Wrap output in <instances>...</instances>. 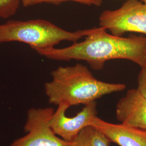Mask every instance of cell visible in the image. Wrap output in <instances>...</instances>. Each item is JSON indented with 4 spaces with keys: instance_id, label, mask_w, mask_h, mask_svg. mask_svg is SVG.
<instances>
[{
    "instance_id": "12",
    "label": "cell",
    "mask_w": 146,
    "mask_h": 146,
    "mask_svg": "<svg viewBox=\"0 0 146 146\" xmlns=\"http://www.w3.org/2000/svg\"><path fill=\"white\" fill-rule=\"evenodd\" d=\"M137 89L146 98V67L141 68L139 73Z\"/></svg>"
},
{
    "instance_id": "14",
    "label": "cell",
    "mask_w": 146,
    "mask_h": 146,
    "mask_svg": "<svg viewBox=\"0 0 146 146\" xmlns=\"http://www.w3.org/2000/svg\"><path fill=\"white\" fill-rule=\"evenodd\" d=\"M0 44H1V43H0Z\"/></svg>"
},
{
    "instance_id": "13",
    "label": "cell",
    "mask_w": 146,
    "mask_h": 146,
    "mask_svg": "<svg viewBox=\"0 0 146 146\" xmlns=\"http://www.w3.org/2000/svg\"><path fill=\"white\" fill-rule=\"evenodd\" d=\"M141 1L142 2H143L146 5V0H141Z\"/></svg>"
},
{
    "instance_id": "10",
    "label": "cell",
    "mask_w": 146,
    "mask_h": 146,
    "mask_svg": "<svg viewBox=\"0 0 146 146\" xmlns=\"http://www.w3.org/2000/svg\"><path fill=\"white\" fill-rule=\"evenodd\" d=\"M68 1L75 2L89 6L94 5L96 7L101 6L103 3L102 0H22V4L25 7L32 6L42 3H52L57 5L63 2Z\"/></svg>"
},
{
    "instance_id": "6",
    "label": "cell",
    "mask_w": 146,
    "mask_h": 146,
    "mask_svg": "<svg viewBox=\"0 0 146 146\" xmlns=\"http://www.w3.org/2000/svg\"><path fill=\"white\" fill-rule=\"evenodd\" d=\"M70 107L65 104L58 105L49 121L53 131L68 142H73L84 128L90 126L98 116L97 102L93 101L84 105L79 113L73 117H68L66 111Z\"/></svg>"
},
{
    "instance_id": "2",
    "label": "cell",
    "mask_w": 146,
    "mask_h": 146,
    "mask_svg": "<svg viewBox=\"0 0 146 146\" xmlns=\"http://www.w3.org/2000/svg\"><path fill=\"white\" fill-rule=\"evenodd\" d=\"M52 80L44 84L50 104H65L70 107L95 101L104 95L123 91L125 84H111L95 78L86 66L60 67L51 72Z\"/></svg>"
},
{
    "instance_id": "4",
    "label": "cell",
    "mask_w": 146,
    "mask_h": 146,
    "mask_svg": "<svg viewBox=\"0 0 146 146\" xmlns=\"http://www.w3.org/2000/svg\"><path fill=\"white\" fill-rule=\"evenodd\" d=\"M99 20L100 27L115 36L128 32L146 35V5L139 0H127L116 10L104 11Z\"/></svg>"
},
{
    "instance_id": "3",
    "label": "cell",
    "mask_w": 146,
    "mask_h": 146,
    "mask_svg": "<svg viewBox=\"0 0 146 146\" xmlns=\"http://www.w3.org/2000/svg\"><path fill=\"white\" fill-rule=\"evenodd\" d=\"M100 29V27L68 31L42 19L11 20L0 25V43L22 42L36 51L54 47L63 41L76 42L83 37L91 35Z\"/></svg>"
},
{
    "instance_id": "11",
    "label": "cell",
    "mask_w": 146,
    "mask_h": 146,
    "mask_svg": "<svg viewBox=\"0 0 146 146\" xmlns=\"http://www.w3.org/2000/svg\"><path fill=\"white\" fill-rule=\"evenodd\" d=\"M20 0H0V17L8 19L14 15L19 7Z\"/></svg>"
},
{
    "instance_id": "8",
    "label": "cell",
    "mask_w": 146,
    "mask_h": 146,
    "mask_svg": "<svg viewBox=\"0 0 146 146\" xmlns=\"http://www.w3.org/2000/svg\"><path fill=\"white\" fill-rule=\"evenodd\" d=\"M93 126L106 136L110 142L119 146H146V130L114 124L102 120L98 116L94 119Z\"/></svg>"
},
{
    "instance_id": "5",
    "label": "cell",
    "mask_w": 146,
    "mask_h": 146,
    "mask_svg": "<svg viewBox=\"0 0 146 146\" xmlns=\"http://www.w3.org/2000/svg\"><path fill=\"white\" fill-rule=\"evenodd\" d=\"M54 110L52 108H32L27 114L24 130L25 135L16 139L9 146H71L57 135L49 125Z\"/></svg>"
},
{
    "instance_id": "9",
    "label": "cell",
    "mask_w": 146,
    "mask_h": 146,
    "mask_svg": "<svg viewBox=\"0 0 146 146\" xmlns=\"http://www.w3.org/2000/svg\"><path fill=\"white\" fill-rule=\"evenodd\" d=\"M111 142L101 131L93 126L84 128L71 146H110Z\"/></svg>"
},
{
    "instance_id": "1",
    "label": "cell",
    "mask_w": 146,
    "mask_h": 146,
    "mask_svg": "<svg viewBox=\"0 0 146 146\" xmlns=\"http://www.w3.org/2000/svg\"><path fill=\"white\" fill-rule=\"evenodd\" d=\"M101 27L99 31L63 48L54 47L36 50L39 55L58 61L72 60L86 61L94 70H100L107 61L124 59L131 61L141 68L146 67V36L131 35L117 36Z\"/></svg>"
},
{
    "instance_id": "7",
    "label": "cell",
    "mask_w": 146,
    "mask_h": 146,
    "mask_svg": "<svg viewBox=\"0 0 146 146\" xmlns=\"http://www.w3.org/2000/svg\"><path fill=\"white\" fill-rule=\"evenodd\" d=\"M115 113L121 123L146 130V98L137 88L128 90L119 100Z\"/></svg>"
}]
</instances>
